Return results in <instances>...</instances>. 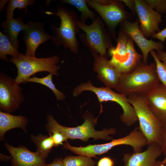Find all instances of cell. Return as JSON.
Listing matches in <instances>:
<instances>
[{
  "label": "cell",
  "mask_w": 166,
  "mask_h": 166,
  "mask_svg": "<svg viewBox=\"0 0 166 166\" xmlns=\"http://www.w3.org/2000/svg\"><path fill=\"white\" fill-rule=\"evenodd\" d=\"M164 165H165V166H166V164Z\"/></svg>",
  "instance_id": "cell-40"
},
{
  "label": "cell",
  "mask_w": 166,
  "mask_h": 166,
  "mask_svg": "<svg viewBox=\"0 0 166 166\" xmlns=\"http://www.w3.org/2000/svg\"><path fill=\"white\" fill-rule=\"evenodd\" d=\"M52 74L49 73L43 77H38L35 76L30 77L27 79L24 83L31 82L43 85L52 90L57 101L63 100L65 99V96L63 93L59 91L56 87L52 81Z\"/></svg>",
  "instance_id": "cell-23"
},
{
  "label": "cell",
  "mask_w": 166,
  "mask_h": 166,
  "mask_svg": "<svg viewBox=\"0 0 166 166\" xmlns=\"http://www.w3.org/2000/svg\"><path fill=\"white\" fill-rule=\"evenodd\" d=\"M10 61L17 69V75L15 78L19 84L25 81L32 75L41 72H47L56 76L61 69L57 64L60 61L58 55L44 58L30 57L19 52L17 56L12 57Z\"/></svg>",
  "instance_id": "cell-6"
},
{
  "label": "cell",
  "mask_w": 166,
  "mask_h": 166,
  "mask_svg": "<svg viewBox=\"0 0 166 166\" xmlns=\"http://www.w3.org/2000/svg\"><path fill=\"white\" fill-rule=\"evenodd\" d=\"M84 122L81 125L75 127H68L60 124L51 114L47 116V123L45 125L48 132L57 130L62 133L66 139H79L82 141H88L90 138L95 140L101 139L108 141L112 140L113 137L110 135H114L116 129L113 128H105L102 130L95 129L94 125L97 122V118L87 111L83 115Z\"/></svg>",
  "instance_id": "cell-3"
},
{
  "label": "cell",
  "mask_w": 166,
  "mask_h": 166,
  "mask_svg": "<svg viewBox=\"0 0 166 166\" xmlns=\"http://www.w3.org/2000/svg\"><path fill=\"white\" fill-rule=\"evenodd\" d=\"M144 151L129 153L124 156V166H153L157 158L162 153L161 146L155 144L148 145Z\"/></svg>",
  "instance_id": "cell-17"
},
{
  "label": "cell",
  "mask_w": 166,
  "mask_h": 166,
  "mask_svg": "<svg viewBox=\"0 0 166 166\" xmlns=\"http://www.w3.org/2000/svg\"><path fill=\"white\" fill-rule=\"evenodd\" d=\"M156 55L160 61H161L166 66V52L163 50H159L156 51Z\"/></svg>",
  "instance_id": "cell-35"
},
{
  "label": "cell",
  "mask_w": 166,
  "mask_h": 166,
  "mask_svg": "<svg viewBox=\"0 0 166 166\" xmlns=\"http://www.w3.org/2000/svg\"><path fill=\"white\" fill-rule=\"evenodd\" d=\"M78 26L84 32L79 37L85 46L88 47L93 54H98L106 57L107 50L113 47L112 37L106 26L99 16L92 21L90 25L78 20Z\"/></svg>",
  "instance_id": "cell-7"
},
{
  "label": "cell",
  "mask_w": 166,
  "mask_h": 166,
  "mask_svg": "<svg viewBox=\"0 0 166 166\" xmlns=\"http://www.w3.org/2000/svg\"><path fill=\"white\" fill-rule=\"evenodd\" d=\"M152 38L157 39L163 43L166 39V27L163 30L154 35Z\"/></svg>",
  "instance_id": "cell-33"
},
{
  "label": "cell",
  "mask_w": 166,
  "mask_h": 166,
  "mask_svg": "<svg viewBox=\"0 0 166 166\" xmlns=\"http://www.w3.org/2000/svg\"><path fill=\"white\" fill-rule=\"evenodd\" d=\"M134 0L140 29L146 38L152 37L160 31L161 15L151 8L144 0Z\"/></svg>",
  "instance_id": "cell-11"
},
{
  "label": "cell",
  "mask_w": 166,
  "mask_h": 166,
  "mask_svg": "<svg viewBox=\"0 0 166 166\" xmlns=\"http://www.w3.org/2000/svg\"><path fill=\"white\" fill-rule=\"evenodd\" d=\"M28 120L22 115H13L11 114L0 111V138L4 140V135L7 131L15 128L22 129L26 132V126Z\"/></svg>",
  "instance_id": "cell-20"
},
{
  "label": "cell",
  "mask_w": 166,
  "mask_h": 166,
  "mask_svg": "<svg viewBox=\"0 0 166 166\" xmlns=\"http://www.w3.org/2000/svg\"><path fill=\"white\" fill-rule=\"evenodd\" d=\"M22 31V39L26 46V55L35 57L36 51L41 44L51 39L52 37L44 30V24L29 21Z\"/></svg>",
  "instance_id": "cell-13"
},
{
  "label": "cell",
  "mask_w": 166,
  "mask_h": 166,
  "mask_svg": "<svg viewBox=\"0 0 166 166\" xmlns=\"http://www.w3.org/2000/svg\"><path fill=\"white\" fill-rule=\"evenodd\" d=\"M19 53L11 43L8 38L0 31V59L8 61L7 55L15 56Z\"/></svg>",
  "instance_id": "cell-25"
},
{
  "label": "cell",
  "mask_w": 166,
  "mask_h": 166,
  "mask_svg": "<svg viewBox=\"0 0 166 166\" xmlns=\"http://www.w3.org/2000/svg\"><path fill=\"white\" fill-rule=\"evenodd\" d=\"M5 146L12 157L11 166H43L45 159L37 152H33L21 145L11 146L6 142Z\"/></svg>",
  "instance_id": "cell-14"
},
{
  "label": "cell",
  "mask_w": 166,
  "mask_h": 166,
  "mask_svg": "<svg viewBox=\"0 0 166 166\" xmlns=\"http://www.w3.org/2000/svg\"><path fill=\"white\" fill-rule=\"evenodd\" d=\"M15 81L4 72L0 73V108L11 114L18 109L25 99L22 89Z\"/></svg>",
  "instance_id": "cell-10"
},
{
  "label": "cell",
  "mask_w": 166,
  "mask_h": 166,
  "mask_svg": "<svg viewBox=\"0 0 166 166\" xmlns=\"http://www.w3.org/2000/svg\"><path fill=\"white\" fill-rule=\"evenodd\" d=\"M8 1V0H1L0 1V12H2L4 8L5 4Z\"/></svg>",
  "instance_id": "cell-38"
},
{
  "label": "cell",
  "mask_w": 166,
  "mask_h": 166,
  "mask_svg": "<svg viewBox=\"0 0 166 166\" xmlns=\"http://www.w3.org/2000/svg\"><path fill=\"white\" fill-rule=\"evenodd\" d=\"M26 25L22 21V18H15L7 19L3 21L1 27L3 33L8 38L14 47L18 50L20 42L18 36L20 32L24 30Z\"/></svg>",
  "instance_id": "cell-19"
},
{
  "label": "cell",
  "mask_w": 166,
  "mask_h": 166,
  "mask_svg": "<svg viewBox=\"0 0 166 166\" xmlns=\"http://www.w3.org/2000/svg\"><path fill=\"white\" fill-rule=\"evenodd\" d=\"M3 156H1L0 157V160L1 161H7L9 160L10 159H12V157L11 156H6L3 155Z\"/></svg>",
  "instance_id": "cell-37"
},
{
  "label": "cell",
  "mask_w": 166,
  "mask_h": 166,
  "mask_svg": "<svg viewBox=\"0 0 166 166\" xmlns=\"http://www.w3.org/2000/svg\"><path fill=\"white\" fill-rule=\"evenodd\" d=\"M60 2L63 3L70 4L76 8L81 12V21L85 22L88 18L92 21L96 18V15L88 8L86 0H63Z\"/></svg>",
  "instance_id": "cell-24"
},
{
  "label": "cell",
  "mask_w": 166,
  "mask_h": 166,
  "mask_svg": "<svg viewBox=\"0 0 166 166\" xmlns=\"http://www.w3.org/2000/svg\"><path fill=\"white\" fill-rule=\"evenodd\" d=\"M86 90L91 91L95 93L101 103L111 101L120 105L123 110L120 118L126 125L130 126L138 121L134 109L128 101L127 96L116 93L109 87H95L92 84L90 81L86 83H82L75 88L73 94L74 96L77 97L82 91Z\"/></svg>",
  "instance_id": "cell-8"
},
{
  "label": "cell",
  "mask_w": 166,
  "mask_h": 166,
  "mask_svg": "<svg viewBox=\"0 0 166 166\" xmlns=\"http://www.w3.org/2000/svg\"><path fill=\"white\" fill-rule=\"evenodd\" d=\"M134 43V41L129 37L127 44L128 57L125 60L121 62L111 59L109 60L110 64L121 74L132 72L143 58L142 55L139 54L135 49Z\"/></svg>",
  "instance_id": "cell-18"
},
{
  "label": "cell",
  "mask_w": 166,
  "mask_h": 166,
  "mask_svg": "<svg viewBox=\"0 0 166 166\" xmlns=\"http://www.w3.org/2000/svg\"><path fill=\"white\" fill-rule=\"evenodd\" d=\"M31 140L35 143L37 152L41 154L45 159L51 151L54 144L53 139L50 136L39 134L35 136L31 135Z\"/></svg>",
  "instance_id": "cell-22"
},
{
  "label": "cell",
  "mask_w": 166,
  "mask_h": 166,
  "mask_svg": "<svg viewBox=\"0 0 166 166\" xmlns=\"http://www.w3.org/2000/svg\"><path fill=\"white\" fill-rule=\"evenodd\" d=\"M127 98L134 109L139 121V129L147 140V145L155 144L162 146L163 125L149 108L144 94L133 93Z\"/></svg>",
  "instance_id": "cell-4"
},
{
  "label": "cell",
  "mask_w": 166,
  "mask_h": 166,
  "mask_svg": "<svg viewBox=\"0 0 166 166\" xmlns=\"http://www.w3.org/2000/svg\"><path fill=\"white\" fill-rule=\"evenodd\" d=\"M113 160L108 156H105L100 159L98 161L97 166H114Z\"/></svg>",
  "instance_id": "cell-32"
},
{
  "label": "cell",
  "mask_w": 166,
  "mask_h": 166,
  "mask_svg": "<svg viewBox=\"0 0 166 166\" xmlns=\"http://www.w3.org/2000/svg\"><path fill=\"white\" fill-rule=\"evenodd\" d=\"M162 144L161 147L162 152L165 156L162 163L165 165L166 164V125H163L162 129Z\"/></svg>",
  "instance_id": "cell-31"
},
{
  "label": "cell",
  "mask_w": 166,
  "mask_h": 166,
  "mask_svg": "<svg viewBox=\"0 0 166 166\" xmlns=\"http://www.w3.org/2000/svg\"><path fill=\"white\" fill-rule=\"evenodd\" d=\"M63 162L64 166H94L96 164L91 158L81 155L66 156Z\"/></svg>",
  "instance_id": "cell-27"
},
{
  "label": "cell",
  "mask_w": 166,
  "mask_h": 166,
  "mask_svg": "<svg viewBox=\"0 0 166 166\" xmlns=\"http://www.w3.org/2000/svg\"><path fill=\"white\" fill-rule=\"evenodd\" d=\"M62 158H56L49 164H45L43 166H64Z\"/></svg>",
  "instance_id": "cell-36"
},
{
  "label": "cell",
  "mask_w": 166,
  "mask_h": 166,
  "mask_svg": "<svg viewBox=\"0 0 166 166\" xmlns=\"http://www.w3.org/2000/svg\"><path fill=\"white\" fill-rule=\"evenodd\" d=\"M35 1L34 0H10L7 5L6 7V17L7 19L13 18L14 15V12L16 9L22 10L25 9L26 13L27 12V7L33 5Z\"/></svg>",
  "instance_id": "cell-26"
},
{
  "label": "cell",
  "mask_w": 166,
  "mask_h": 166,
  "mask_svg": "<svg viewBox=\"0 0 166 166\" xmlns=\"http://www.w3.org/2000/svg\"><path fill=\"white\" fill-rule=\"evenodd\" d=\"M147 144L146 137L138 127L135 128L126 136L117 139H113L108 143L76 147L71 146L68 142H66L63 148L78 155L96 158L97 156L105 153L117 146L129 145L133 148V152H142L143 148Z\"/></svg>",
  "instance_id": "cell-5"
},
{
  "label": "cell",
  "mask_w": 166,
  "mask_h": 166,
  "mask_svg": "<svg viewBox=\"0 0 166 166\" xmlns=\"http://www.w3.org/2000/svg\"><path fill=\"white\" fill-rule=\"evenodd\" d=\"M93 69L97 73V78L106 87L115 89L118 85L121 74L110 63L107 57L93 54Z\"/></svg>",
  "instance_id": "cell-15"
},
{
  "label": "cell",
  "mask_w": 166,
  "mask_h": 166,
  "mask_svg": "<svg viewBox=\"0 0 166 166\" xmlns=\"http://www.w3.org/2000/svg\"><path fill=\"white\" fill-rule=\"evenodd\" d=\"M129 37L121 29L116 38L117 46L109 50V55L112 56L111 59L117 62L125 60L128 57L127 42Z\"/></svg>",
  "instance_id": "cell-21"
},
{
  "label": "cell",
  "mask_w": 166,
  "mask_h": 166,
  "mask_svg": "<svg viewBox=\"0 0 166 166\" xmlns=\"http://www.w3.org/2000/svg\"><path fill=\"white\" fill-rule=\"evenodd\" d=\"M122 2L128 7L134 16L136 15V5L134 0H122Z\"/></svg>",
  "instance_id": "cell-34"
},
{
  "label": "cell",
  "mask_w": 166,
  "mask_h": 166,
  "mask_svg": "<svg viewBox=\"0 0 166 166\" xmlns=\"http://www.w3.org/2000/svg\"><path fill=\"white\" fill-rule=\"evenodd\" d=\"M86 2L98 13L112 38L116 40L115 29L117 25L133 18L132 15L125 10L121 0H86Z\"/></svg>",
  "instance_id": "cell-9"
},
{
  "label": "cell",
  "mask_w": 166,
  "mask_h": 166,
  "mask_svg": "<svg viewBox=\"0 0 166 166\" xmlns=\"http://www.w3.org/2000/svg\"><path fill=\"white\" fill-rule=\"evenodd\" d=\"M121 24V29L124 31L128 37L135 42L141 50L143 56V62L148 64V53L152 50H163L165 46L161 42H156L152 40H148L140 30L138 19L134 22L125 20Z\"/></svg>",
  "instance_id": "cell-12"
},
{
  "label": "cell",
  "mask_w": 166,
  "mask_h": 166,
  "mask_svg": "<svg viewBox=\"0 0 166 166\" xmlns=\"http://www.w3.org/2000/svg\"><path fill=\"white\" fill-rule=\"evenodd\" d=\"M150 53L156 63V71L160 81L166 86V66L159 59L154 50H152Z\"/></svg>",
  "instance_id": "cell-28"
},
{
  "label": "cell",
  "mask_w": 166,
  "mask_h": 166,
  "mask_svg": "<svg viewBox=\"0 0 166 166\" xmlns=\"http://www.w3.org/2000/svg\"><path fill=\"white\" fill-rule=\"evenodd\" d=\"M153 166H165V165L163 164L162 161H156Z\"/></svg>",
  "instance_id": "cell-39"
},
{
  "label": "cell",
  "mask_w": 166,
  "mask_h": 166,
  "mask_svg": "<svg viewBox=\"0 0 166 166\" xmlns=\"http://www.w3.org/2000/svg\"><path fill=\"white\" fill-rule=\"evenodd\" d=\"M57 10L54 13L49 11L44 12L48 15H56L61 20L59 27L51 24L52 34L51 39L52 43L55 46H63L69 49L71 52L78 53L79 48L77 34L80 31L78 20L76 12L68 9L62 5H57Z\"/></svg>",
  "instance_id": "cell-2"
},
{
  "label": "cell",
  "mask_w": 166,
  "mask_h": 166,
  "mask_svg": "<svg viewBox=\"0 0 166 166\" xmlns=\"http://www.w3.org/2000/svg\"><path fill=\"white\" fill-rule=\"evenodd\" d=\"M49 136L53 139L55 147H58L63 144L64 141L67 140L65 136L60 132L57 130H52L48 132Z\"/></svg>",
  "instance_id": "cell-30"
},
{
  "label": "cell",
  "mask_w": 166,
  "mask_h": 166,
  "mask_svg": "<svg viewBox=\"0 0 166 166\" xmlns=\"http://www.w3.org/2000/svg\"><path fill=\"white\" fill-rule=\"evenodd\" d=\"M144 95L149 108L166 125V86L160 83Z\"/></svg>",
  "instance_id": "cell-16"
},
{
  "label": "cell",
  "mask_w": 166,
  "mask_h": 166,
  "mask_svg": "<svg viewBox=\"0 0 166 166\" xmlns=\"http://www.w3.org/2000/svg\"><path fill=\"white\" fill-rule=\"evenodd\" d=\"M152 9L159 14L166 12V0H144Z\"/></svg>",
  "instance_id": "cell-29"
},
{
  "label": "cell",
  "mask_w": 166,
  "mask_h": 166,
  "mask_svg": "<svg viewBox=\"0 0 166 166\" xmlns=\"http://www.w3.org/2000/svg\"><path fill=\"white\" fill-rule=\"evenodd\" d=\"M155 62L146 64L141 61L131 72L121 74L115 89L119 93L128 96L133 93L145 94L159 83Z\"/></svg>",
  "instance_id": "cell-1"
}]
</instances>
